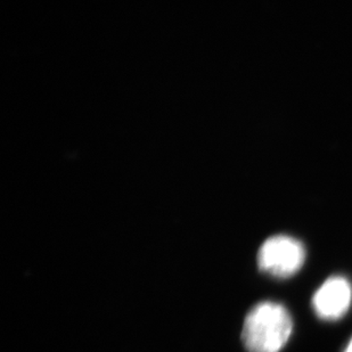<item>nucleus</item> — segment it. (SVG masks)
Wrapping results in <instances>:
<instances>
[{"label":"nucleus","instance_id":"7ed1b4c3","mask_svg":"<svg viewBox=\"0 0 352 352\" xmlns=\"http://www.w3.org/2000/svg\"><path fill=\"white\" fill-rule=\"evenodd\" d=\"M308 311L316 322L339 326L352 317V275L346 270L326 274L310 292Z\"/></svg>","mask_w":352,"mask_h":352},{"label":"nucleus","instance_id":"f03ea898","mask_svg":"<svg viewBox=\"0 0 352 352\" xmlns=\"http://www.w3.org/2000/svg\"><path fill=\"white\" fill-rule=\"evenodd\" d=\"M311 250L302 236L277 230L267 235L256 250V270L270 284L296 282L309 266Z\"/></svg>","mask_w":352,"mask_h":352},{"label":"nucleus","instance_id":"20e7f679","mask_svg":"<svg viewBox=\"0 0 352 352\" xmlns=\"http://www.w3.org/2000/svg\"><path fill=\"white\" fill-rule=\"evenodd\" d=\"M339 352H352V331L349 333V336H346Z\"/></svg>","mask_w":352,"mask_h":352},{"label":"nucleus","instance_id":"f257e3e1","mask_svg":"<svg viewBox=\"0 0 352 352\" xmlns=\"http://www.w3.org/2000/svg\"><path fill=\"white\" fill-rule=\"evenodd\" d=\"M296 314L286 300L260 299L244 316L241 342L246 352H285L296 338Z\"/></svg>","mask_w":352,"mask_h":352}]
</instances>
